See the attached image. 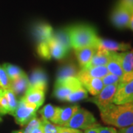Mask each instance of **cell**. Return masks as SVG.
I'll list each match as a JSON object with an SVG mask.
<instances>
[{
	"label": "cell",
	"instance_id": "obj_18",
	"mask_svg": "<svg viewBox=\"0 0 133 133\" xmlns=\"http://www.w3.org/2000/svg\"><path fill=\"white\" fill-rule=\"evenodd\" d=\"M106 66L109 73L121 78L123 76V69L121 65V52H112L111 58Z\"/></svg>",
	"mask_w": 133,
	"mask_h": 133
},
{
	"label": "cell",
	"instance_id": "obj_31",
	"mask_svg": "<svg viewBox=\"0 0 133 133\" xmlns=\"http://www.w3.org/2000/svg\"><path fill=\"white\" fill-rule=\"evenodd\" d=\"M0 88L3 90L10 89V80L3 66L0 65Z\"/></svg>",
	"mask_w": 133,
	"mask_h": 133
},
{
	"label": "cell",
	"instance_id": "obj_17",
	"mask_svg": "<svg viewBox=\"0 0 133 133\" xmlns=\"http://www.w3.org/2000/svg\"><path fill=\"white\" fill-rule=\"evenodd\" d=\"M79 108L80 107L78 105L60 108L54 124H56L61 127H65V125L69 122V121L71 119L73 115L76 113Z\"/></svg>",
	"mask_w": 133,
	"mask_h": 133
},
{
	"label": "cell",
	"instance_id": "obj_36",
	"mask_svg": "<svg viewBox=\"0 0 133 133\" xmlns=\"http://www.w3.org/2000/svg\"><path fill=\"white\" fill-rule=\"evenodd\" d=\"M98 133H118V130L111 127H100Z\"/></svg>",
	"mask_w": 133,
	"mask_h": 133
},
{
	"label": "cell",
	"instance_id": "obj_3",
	"mask_svg": "<svg viewBox=\"0 0 133 133\" xmlns=\"http://www.w3.org/2000/svg\"><path fill=\"white\" fill-rule=\"evenodd\" d=\"M97 124L96 119L90 112L83 108H79L65 125V127L85 130Z\"/></svg>",
	"mask_w": 133,
	"mask_h": 133
},
{
	"label": "cell",
	"instance_id": "obj_30",
	"mask_svg": "<svg viewBox=\"0 0 133 133\" xmlns=\"http://www.w3.org/2000/svg\"><path fill=\"white\" fill-rule=\"evenodd\" d=\"M41 125H42L41 119L38 118L36 116H35V117H33V118L29 121L28 124H26V127H25V128L22 130V132L32 133V132H33L35 129L38 128L39 127H41Z\"/></svg>",
	"mask_w": 133,
	"mask_h": 133
},
{
	"label": "cell",
	"instance_id": "obj_40",
	"mask_svg": "<svg viewBox=\"0 0 133 133\" xmlns=\"http://www.w3.org/2000/svg\"><path fill=\"white\" fill-rule=\"evenodd\" d=\"M32 133H43L42 128V125H41V127H38V128L35 129L33 132H32Z\"/></svg>",
	"mask_w": 133,
	"mask_h": 133
},
{
	"label": "cell",
	"instance_id": "obj_6",
	"mask_svg": "<svg viewBox=\"0 0 133 133\" xmlns=\"http://www.w3.org/2000/svg\"><path fill=\"white\" fill-rule=\"evenodd\" d=\"M118 84H115L104 87L102 90L98 95H95L92 98H91L90 101L96 104L99 109H103L108 105L113 104Z\"/></svg>",
	"mask_w": 133,
	"mask_h": 133
},
{
	"label": "cell",
	"instance_id": "obj_4",
	"mask_svg": "<svg viewBox=\"0 0 133 133\" xmlns=\"http://www.w3.org/2000/svg\"><path fill=\"white\" fill-rule=\"evenodd\" d=\"M82 87L83 85L77 77H70L64 80L56 81L54 88V95L60 101H66L68 95Z\"/></svg>",
	"mask_w": 133,
	"mask_h": 133
},
{
	"label": "cell",
	"instance_id": "obj_39",
	"mask_svg": "<svg viewBox=\"0 0 133 133\" xmlns=\"http://www.w3.org/2000/svg\"><path fill=\"white\" fill-rule=\"evenodd\" d=\"M128 28L130 29V30H131L133 32V12H132V16H131L130 20H129Z\"/></svg>",
	"mask_w": 133,
	"mask_h": 133
},
{
	"label": "cell",
	"instance_id": "obj_27",
	"mask_svg": "<svg viewBox=\"0 0 133 133\" xmlns=\"http://www.w3.org/2000/svg\"><path fill=\"white\" fill-rule=\"evenodd\" d=\"M87 91L84 87H82L81 88L78 89L77 90L74 91L73 92H72L71 94L67 96L66 98V101L68 102H76L80 100L84 99L87 98Z\"/></svg>",
	"mask_w": 133,
	"mask_h": 133
},
{
	"label": "cell",
	"instance_id": "obj_38",
	"mask_svg": "<svg viewBox=\"0 0 133 133\" xmlns=\"http://www.w3.org/2000/svg\"><path fill=\"white\" fill-rule=\"evenodd\" d=\"M118 133H133V124L127 127L120 129Z\"/></svg>",
	"mask_w": 133,
	"mask_h": 133
},
{
	"label": "cell",
	"instance_id": "obj_7",
	"mask_svg": "<svg viewBox=\"0 0 133 133\" xmlns=\"http://www.w3.org/2000/svg\"><path fill=\"white\" fill-rule=\"evenodd\" d=\"M132 14V11L118 3L111 14V22L116 28H127Z\"/></svg>",
	"mask_w": 133,
	"mask_h": 133
},
{
	"label": "cell",
	"instance_id": "obj_1",
	"mask_svg": "<svg viewBox=\"0 0 133 133\" xmlns=\"http://www.w3.org/2000/svg\"><path fill=\"white\" fill-rule=\"evenodd\" d=\"M101 120L106 124L122 129L133 124V104H111L99 109Z\"/></svg>",
	"mask_w": 133,
	"mask_h": 133
},
{
	"label": "cell",
	"instance_id": "obj_44",
	"mask_svg": "<svg viewBox=\"0 0 133 133\" xmlns=\"http://www.w3.org/2000/svg\"><path fill=\"white\" fill-rule=\"evenodd\" d=\"M132 104H133V101H132Z\"/></svg>",
	"mask_w": 133,
	"mask_h": 133
},
{
	"label": "cell",
	"instance_id": "obj_41",
	"mask_svg": "<svg viewBox=\"0 0 133 133\" xmlns=\"http://www.w3.org/2000/svg\"><path fill=\"white\" fill-rule=\"evenodd\" d=\"M5 114H7V113H6L5 111L2 109V107H0V115H5Z\"/></svg>",
	"mask_w": 133,
	"mask_h": 133
},
{
	"label": "cell",
	"instance_id": "obj_9",
	"mask_svg": "<svg viewBox=\"0 0 133 133\" xmlns=\"http://www.w3.org/2000/svg\"><path fill=\"white\" fill-rule=\"evenodd\" d=\"M29 89L46 92L48 88V76L42 69H35L28 78Z\"/></svg>",
	"mask_w": 133,
	"mask_h": 133
},
{
	"label": "cell",
	"instance_id": "obj_14",
	"mask_svg": "<svg viewBox=\"0 0 133 133\" xmlns=\"http://www.w3.org/2000/svg\"><path fill=\"white\" fill-rule=\"evenodd\" d=\"M44 96L45 92L44 91L28 89L22 98L29 105L37 110L43 104L44 101Z\"/></svg>",
	"mask_w": 133,
	"mask_h": 133
},
{
	"label": "cell",
	"instance_id": "obj_42",
	"mask_svg": "<svg viewBox=\"0 0 133 133\" xmlns=\"http://www.w3.org/2000/svg\"><path fill=\"white\" fill-rule=\"evenodd\" d=\"M12 133H23L22 131H14Z\"/></svg>",
	"mask_w": 133,
	"mask_h": 133
},
{
	"label": "cell",
	"instance_id": "obj_34",
	"mask_svg": "<svg viewBox=\"0 0 133 133\" xmlns=\"http://www.w3.org/2000/svg\"><path fill=\"white\" fill-rule=\"evenodd\" d=\"M118 3L133 12V0H119Z\"/></svg>",
	"mask_w": 133,
	"mask_h": 133
},
{
	"label": "cell",
	"instance_id": "obj_5",
	"mask_svg": "<svg viewBox=\"0 0 133 133\" xmlns=\"http://www.w3.org/2000/svg\"><path fill=\"white\" fill-rule=\"evenodd\" d=\"M36 109L29 105L22 97L19 101L17 108L12 115L14 117L16 123L23 127L28 124L33 117L36 116Z\"/></svg>",
	"mask_w": 133,
	"mask_h": 133
},
{
	"label": "cell",
	"instance_id": "obj_20",
	"mask_svg": "<svg viewBox=\"0 0 133 133\" xmlns=\"http://www.w3.org/2000/svg\"><path fill=\"white\" fill-rule=\"evenodd\" d=\"M109 73V71L106 66H92V67H84L81 68L78 74L83 75L89 78H102L107 74Z\"/></svg>",
	"mask_w": 133,
	"mask_h": 133
},
{
	"label": "cell",
	"instance_id": "obj_25",
	"mask_svg": "<svg viewBox=\"0 0 133 133\" xmlns=\"http://www.w3.org/2000/svg\"><path fill=\"white\" fill-rule=\"evenodd\" d=\"M2 66L5 69V72H6V73H7V75H8L10 81L18 78L19 76L22 75L24 72L20 67L14 65V64H9V63H5Z\"/></svg>",
	"mask_w": 133,
	"mask_h": 133
},
{
	"label": "cell",
	"instance_id": "obj_13",
	"mask_svg": "<svg viewBox=\"0 0 133 133\" xmlns=\"http://www.w3.org/2000/svg\"><path fill=\"white\" fill-rule=\"evenodd\" d=\"M77 78L80 81L87 91L94 96L98 95L104 87L101 78H89L80 74L77 75Z\"/></svg>",
	"mask_w": 133,
	"mask_h": 133
},
{
	"label": "cell",
	"instance_id": "obj_21",
	"mask_svg": "<svg viewBox=\"0 0 133 133\" xmlns=\"http://www.w3.org/2000/svg\"><path fill=\"white\" fill-rule=\"evenodd\" d=\"M80 70L74 63L66 64L58 70L56 77V81L64 80L70 77H77Z\"/></svg>",
	"mask_w": 133,
	"mask_h": 133
},
{
	"label": "cell",
	"instance_id": "obj_43",
	"mask_svg": "<svg viewBox=\"0 0 133 133\" xmlns=\"http://www.w3.org/2000/svg\"><path fill=\"white\" fill-rule=\"evenodd\" d=\"M2 118L0 117V122H2Z\"/></svg>",
	"mask_w": 133,
	"mask_h": 133
},
{
	"label": "cell",
	"instance_id": "obj_16",
	"mask_svg": "<svg viewBox=\"0 0 133 133\" xmlns=\"http://www.w3.org/2000/svg\"><path fill=\"white\" fill-rule=\"evenodd\" d=\"M29 89L28 77L24 72L18 78L10 81V90L13 91L16 95H22Z\"/></svg>",
	"mask_w": 133,
	"mask_h": 133
},
{
	"label": "cell",
	"instance_id": "obj_11",
	"mask_svg": "<svg viewBox=\"0 0 133 133\" xmlns=\"http://www.w3.org/2000/svg\"><path fill=\"white\" fill-rule=\"evenodd\" d=\"M123 76L120 83H127L133 79V49L121 52Z\"/></svg>",
	"mask_w": 133,
	"mask_h": 133
},
{
	"label": "cell",
	"instance_id": "obj_22",
	"mask_svg": "<svg viewBox=\"0 0 133 133\" xmlns=\"http://www.w3.org/2000/svg\"><path fill=\"white\" fill-rule=\"evenodd\" d=\"M48 44L50 48L51 57H53L56 59H62L66 56L68 50L64 47H63L60 43L56 41L52 38V36L48 41Z\"/></svg>",
	"mask_w": 133,
	"mask_h": 133
},
{
	"label": "cell",
	"instance_id": "obj_2",
	"mask_svg": "<svg viewBox=\"0 0 133 133\" xmlns=\"http://www.w3.org/2000/svg\"><path fill=\"white\" fill-rule=\"evenodd\" d=\"M71 48L74 50L86 47L98 48L99 37L92 25L78 24L66 28Z\"/></svg>",
	"mask_w": 133,
	"mask_h": 133
},
{
	"label": "cell",
	"instance_id": "obj_8",
	"mask_svg": "<svg viewBox=\"0 0 133 133\" xmlns=\"http://www.w3.org/2000/svg\"><path fill=\"white\" fill-rule=\"evenodd\" d=\"M133 101V79L127 83H119L113 104H124Z\"/></svg>",
	"mask_w": 133,
	"mask_h": 133
},
{
	"label": "cell",
	"instance_id": "obj_26",
	"mask_svg": "<svg viewBox=\"0 0 133 133\" xmlns=\"http://www.w3.org/2000/svg\"><path fill=\"white\" fill-rule=\"evenodd\" d=\"M5 93L8 103V114L13 115L18 107L19 101L17 100L16 95L10 89L5 90Z\"/></svg>",
	"mask_w": 133,
	"mask_h": 133
},
{
	"label": "cell",
	"instance_id": "obj_35",
	"mask_svg": "<svg viewBox=\"0 0 133 133\" xmlns=\"http://www.w3.org/2000/svg\"><path fill=\"white\" fill-rule=\"evenodd\" d=\"M58 133H82L81 131L76 129L69 128L65 127H61Z\"/></svg>",
	"mask_w": 133,
	"mask_h": 133
},
{
	"label": "cell",
	"instance_id": "obj_29",
	"mask_svg": "<svg viewBox=\"0 0 133 133\" xmlns=\"http://www.w3.org/2000/svg\"><path fill=\"white\" fill-rule=\"evenodd\" d=\"M42 121V128L43 133H58L61 126L52 124L51 122L44 119L40 118Z\"/></svg>",
	"mask_w": 133,
	"mask_h": 133
},
{
	"label": "cell",
	"instance_id": "obj_37",
	"mask_svg": "<svg viewBox=\"0 0 133 133\" xmlns=\"http://www.w3.org/2000/svg\"><path fill=\"white\" fill-rule=\"evenodd\" d=\"M100 127H101V126H100L98 124H95V125H94L93 127H92L90 128L85 129L84 133H98Z\"/></svg>",
	"mask_w": 133,
	"mask_h": 133
},
{
	"label": "cell",
	"instance_id": "obj_33",
	"mask_svg": "<svg viewBox=\"0 0 133 133\" xmlns=\"http://www.w3.org/2000/svg\"><path fill=\"white\" fill-rule=\"evenodd\" d=\"M0 107L7 114L8 113V103L5 96V90L1 88H0Z\"/></svg>",
	"mask_w": 133,
	"mask_h": 133
},
{
	"label": "cell",
	"instance_id": "obj_32",
	"mask_svg": "<svg viewBox=\"0 0 133 133\" xmlns=\"http://www.w3.org/2000/svg\"><path fill=\"white\" fill-rule=\"evenodd\" d=\"M101 81L104 84V86L112 85V84H119L121 81V78L112 74V73H108L104 77L101 78Z\"/></svg>",
	"mask_w": 133,
	"mask_h": 133
},
{
	"label": "cell",
	"instance_id": "obj_28",
	"mask_svg": "<svg viewBox=\"0 0 133 133\" xmlns=\"http://www.w3.org/2000/svg\"><path fill=\"white\" fill-rule=\"evenodd\" d=\"M37 53L43 59L50 60L52 58L48 42L38 43V46H37Z\"/></svg>",
	"mask_w": 133,
	"mask_h": 133
},
{
	"label": "cell",
	"instance_id": "obj_15",
	"mask_svg": "<svg viewBox=\"0 0 133 133\" xmlns=\"http://www.w3.org/2000/svg\"><path fill=\"white\" fill-rule=\"evenodd\" d=\"M96 51L97 48L95 47H86L75 50V54L81 68L86 67L88 65Z\"/></svg>",
	"mask_w": 133,
	"mask_h": 133
},
{
	"label": "cell",
	"instance_id": "obj_24",
	"mask_svg": "<svg viewBox=\"0 0 133 133\" xmlns=\"http://www.w3.org/2000/svg\"><path fill=\"white\" fill-rule=\"evenodd\" d=\"M52 38L56 41H57L58 43H60L68 51L70 50L71 45H70V39H69V36H68L66 28L60 29L55 31L52 35Z\"/></svg>",
	"mask_w": 133,
	"mask_h": 133
},
{
	"label": "cell",
	"instance_id": "obj_12",
	"mask_svg": "<svg viewBox=\"0 0 133 133\" xmlns=\"http://www.w3.org/2000/svg\"><path fill=\"white\" fill-rule=\"evenodd\" d=\"M130 48L131 45L128 43L118 42L114 40L99 38L97 49L111 52H118L120 51H127Z\"/></svg>",
	"mask_w": 133,
	"mask_h": 133
},
{
	"label": "cell",
	"instance_id": "obj_10",
	"mask_svg": "<svg viewBox=\"0 0 133 133\" xmlns=\"http://www.w3.org/2000/svg\"><path fill=\"white\" fill-rule=\"evenodd\" d=\"M53 29L46 22H37L33 24L32 28V34L36 41L38 43L48 42L52 38Z\"/></svg>",
	"mask_w": 133,
	"mask_h": 133
},
{
	"label": "cell",
	"instance_id": "obj_19",
	"mask_svg": "<svg viewBox=\"0 0 133 133\" xmlns=\"http://www.w3.org/2000/svg\"><path fill=\"white\" fill-rule=\"evenodd\" d=\"M112 52H108L106 50H98L92 56L91 61L86 67H92V66H107V63L111 58Z\"/></svg>",
	"mask_w": 133,
	"mask_h": 133
},
{
	"label": "cell",
	"instance_id": "obj_23",
	"mask_svg": "<svg viewBox=\"0 0 133 133\" xmlns=\"http://www.w3.org/2000/svg\"><path fill=\"white\" fill-rule=\"evenodd\" d=\"M60 107H53L51 104H47L44 106L39 113L41 115V118L44 119L48 121H51L52 123L54 124L56 119L57 118L58 112H59Z\"/></svg>",
	"mask_w": 133,
	"mask_h": 133
}]
</instances>
